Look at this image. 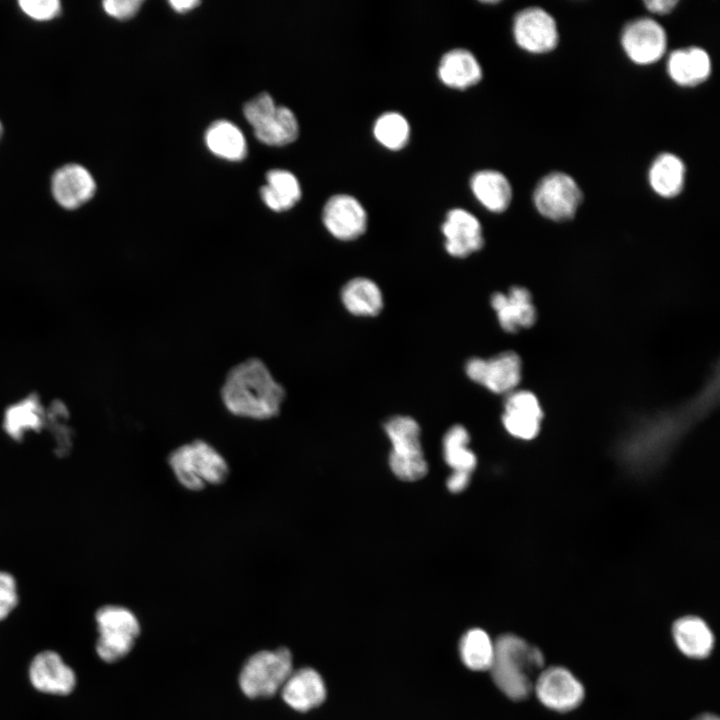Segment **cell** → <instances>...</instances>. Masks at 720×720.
<instances>
[{
	"label": "cell",
	"instance_id": "cell-18",
	"mask_svg": "<svg viewBox=\"0 0 720 720\" xmlns=\"http://www.w3.org/2000/svg\"><path fill=\"white\" fill-rule=\"evenodd\" d=\"M326 694L322 677L312 668H301L292 672L281 688L285 703L300 712L321 705Z\"/></svg>",
	"mask_w": 720,
	"mask_h": 720
},
{
	"label": "cell",
	"instance_id": "cell-19",
	"mask_svg": "<svg viewBox=\"0 0 720 720\" xmlns=\"http://www.w3.org/2000/svg\"><path fill=\"white\" fill-rule=\"evenodd\" d=\"M711 59L700 47L674 50L668 57L667 71L678 85L693 87L703 83L711 74Z\"/></svg>",
	"mask_w": 720,
	"mask_h": 720
},
{
	"label": "cell",
	"instance_id": "cell-5",
	"mask_svg": "<svg viewBox=\"0 0 720 720\" xmlns=\"http://www.w3.org/2000/svg\"><path fill=\"white\" fill-rule=\"evenodd\" d=\"M292 672V655L287 648L260 651L242 667L240 688L249 698L271 697L282 688Z\"/></svg>",
	"mask_w": 720,
	"mask_h": 720
},
{
	"label": "cell",
	"instance_id": "cell-32",
	"mask_svg": "<svg viewBox=\"0 0 720 720\" xmlns=\"http://www.w3.org/2000/svg\"><path fill=\"white\" fill-rule=\"evenodd\" d=\"M19 6L27 16L37 21L51 20L61 11V4L57 0H22Z\"/></svg>",
	"mask_w": 720,
	"mask_h": 720
},
{
	"label": "cell",
	"instance_id": "cell-30",
	"mask_svg": "<svg viewBox=\"0 0 720 720\" xmlns=\"http://www.w3.org/2000/svg\"><path fill=\"white\" fill-rule=\"evenodd\" d=\"M43 414L34 398L25 399L7 409L4 419L6 432L15 440H20L28 430H39Z\"/></svg>",
	"mask_w": 720,
	"mask_h": 720
},
{
	"label": "cell",
	"instance_id": "cell-15",
	"mask_svg": "<svg viewBox=\"0 0 720 720\" xmlns=\"http://www.w3.org/2000/svg\"><path fill=\"white\" fill-rule=\"evenodd\" d=\"M29 677L34 688L49 694L67 695L76 684L74 671L51 650L40 652L33 658Z\"/></svg>",
	"mask_w": 720,
	"mask_h": 720
},
{
	"label": "cell",
	"instance_id": "cell-34",
	"mask_svg": "<svg viewBox=\"0 0 720 720\" xmlns=\"http://www.w3.org/2000/svg\"><path fill=\"white\" fill-rule=\"evenodd\" d=\"M141 4V0H107L103 2V9L108 15L123 20L134 16Z\"/></svg>",
	"mask_w": 720,
	"mask_h": 720
},
{
	"label": "cell",
	"instance_id": "cell-22",
	"mask_svg": "<svg viewBox=\"0 0 720 720\" xmlns=\"http://www.w3.org/2000/svg\"><path fill=\"white\" fill-rule=\"evenodd\" d=\"M470 187L475 198L491 212H503L511 203L510 182L499 171L481 170L476 172L471 177Z\"/></svg>",
	"mask_w": 720,
	"mask_h": 720
},
{
	"label": "cell",
	"instance_id": "cell-36",
	"mask_svg": "<svg viewBox=\"0 0 720 720\" xmlns=\"http://www.w3.org/2000/svg\"><path fill=\"white\" fill-rule=\"evenodd\" d=\"M645 7L647 10L654 14H668L670 13L675 6L678 4V1L676 0H654V1H645L644 2Z\"/></svg>",
	"mask_w": 720,
	"mask_h": 720
},
{
	"label": "cell",
	"instance_id": "cell-12",
	"mask_svg": "<svg viewBox=\"0 0 720 720\" xmlns=\"http://www.w3.org/2000/svg\"><path fill=\"white\" fill-rule=\"evenodd\" d=\"M322 221L328 232L342 241L360 237L367 228V212L362 204L348 194H336L325 203Z\"/></svg>",
	"mask_w": 720,
	"mask_h": 720
},
{
	"label": "cell",
	"instance_id": "cell-28",
	"mask_svg": "<svg viewBox=\"0 0 720 720\" xmlns=\"http://www.w3.org/2000/svg\"><path fill=\"white\" fill-rule=\"evenodd\" d=\"M463 664L473 671L489 670L494 657V642L480 628L467 631L459 643Z\"/></svg>",
	"mask_w": 720,
	"mask_h": 720
},
{
	"label": "cell",
	"instance_id": "cell-3",
	"mask_svg": "<svg viewBox=\"0 0 720 720\" xmlns=\"http://www.w3.org/2000/svg\"><path fill=\"white\" fill-rule=\"evenodd\" d=\"M167 463L179 484L190 491L223 484L230 473L225 457L203 439L176 447L168 454Z\"/></svg>",
	"mask_w": 720,
	"mask_h": 720
},
{
	"label": "cell",
	"instance_id": "cell-25",
	"mask_svg": "<svg viewBox=\"0 0 720 720\" xmlns=\"http://www.w3.org/2000/svg\"><path fill=\"white\" fill-rule=\"evenodd\" d=\"M267 184L262 186L260 194L263 202L273 211L282 212L291 209L301 198L300 184L289 171L271 170L266 175Z\"/></svg>",
	"mask_w": 720,
	"mask_h": 720
},
{
	"label": "cell",
	"instance_id": "cell-4",
	"mask_svg": "<svg viewBox=\"0 0 720 720\" xmlns=\"http://www.w3.org/2000/svg\"><path fill=\"white\" fill-rule=\"evenodd\" d=\"M391 442L389 466L400 480L416 481L428 472L420 441V427L409 416H395L384 425Z\"/></svg>",
	"mask_w": 720,
	"mask_h": 720
},
{
	"label": "cell",
	"instance_id": "cell-26",
	"mask_svg": "<svg viewBox=\"0 0 720 720\" xmlns=\"http://www.w3.org/2000/svg\"><path fill=\"white\" fill-rule=\"evenodd\" d=\"M205 143L213 154L230 161L242 160L247 154L243 133L227 120L215 121L208 127Z\"/></svg>",
	"mask_w": 720,
	"mask_h": 720
},
{
	"label": "cell",
	"instance_id": "cell-38",
	"mask_svg": "<svg viewBox=\"0 0 720 720\" xmlns=\"http://www.w3.org/2000/svg\"><path fill=\"white\" fill-rule=\"evenodd\" d=\"M693 720H719L718 716L712 713H702Z\"/></svg>",
	"mask_w": 720,
	"mask_h": 720
},
{
	"label": "cell",
	"instance_id": "cell-39",
	"mask_svg": "<svg viewBox=\"0 0 720 720\" xmlns=\"http://www.w3.org/2000/svg\"><path fill=\"white\" fill-rule=\"evenodd\" d=\"M2 131H3V128H2V124H1V122H0V138H1V136H2Z\"/></svg>",
	"mask_w": 720,
	"mask_h": 720
},
{
	"label": "cell",
	"instance_id": "cell-20",
	"mask_svg": "<svg viewBox=\"0 0 720 720\" xmlns=\"http://www.w3.org/2000/svg\"><path fill=\"white\" fill-rule=\"evenodd\" d=\"M672 637L677 648L687 657L704 659L713 648L715 638L707 623L697 616H684L672 626Z\"/></svg>",
	"mask_w": 720,
	"mask_h": 720
},
{
	"label": "cell",
	"instance_id": "cell-21",
	"mask_svg": "<svg viewBox=\"0 0 720 720\" xmlns=\"http://www.w3.org/2000/svg\"><path fill=\"white\" fill-rule=\"evenodd\" d=\"M443 84L454 89H466L482 78V69L476 57L468 50L456 48L446 52L438 66Z\"/></svg>",
	"mask_w": 720,
	"mask_h": 720
},
{
	"label": "cell",
	"instance_id": "cell-35",
	"mask_svg": "<svg viewBox=\"0 0 720 720\" xmlns=\"http://www.w3.org/2000/svg\"><path fill=\"white\" fill-rule=\"evenodd\" d=\"M471 474L461 471H453L448 477L446 485L450 492L459 493L467 488Z\"/></svg>",
	"mask_w": 720,
	"mask_h": 720
},
{
	"label": "cell",
	"instance_id": "cell-1",
	"mask_svg": "<svg viewBox=\"0 0 720 720\" xmlns=\"http://www.w3.org/2000/svg\"><path fill=\"white\" fill-rule=\"evenodd\" d=\"M221 397L231 414L267 420L280 413L285 390L260 359L250 358L229 371Z\"/></svg>",
	"mask_w": 720,
	"mask_h": 720
},
{
	"label": "cell",
	"instance_id": "cell-16",
	"mask_svg": "<svg viewBox=\"0 0 720 720\" xmlns=\"http://www.w3.org/2000/svg\"><path fill=\"white\" fill-rule=\"evenodd\" d=\"M542 417L536 396L529 391H517L507 398L502 420L512 436L530 440L539 432Z\"/></svg>",
	"mask_w": 720,
	"mask_h": 720
},
{
	"label": "cell",
	"instance_id": "cell-33",
	"mask_svg": "<svg viewBox=\"0 0 720 720\" xmlns=\"http://www.w3.org/2000/svg\"><path fill=\"white\" fill-rule=\"evenodd\" d=\"M18 603L17 585L12 575L0 571V620L5 619Z\"/></svg>",
	"mask_w": 720,
	"mask_h": 720
},
{
	"label": "cell",
	"instance_id": "cell-17",
	"mask_svg": "<svg viewBox=\"0 0 720 720\" xmlns=\"http://www.w3.org/2000/svg\"><path fill=\"white\" fill-rule=\"evenodd\" d=\"M490 302L500 326L507 332L528 328L536 320L531 294L524 287L514 286L507 294L496 292Z\"/></svg>",
	"mask_w": 720,
	"mask_h": 720
},
{
	"label": "cell",
	"instance_id": "cell-6",
	"mask_svg": "<svg viewBox=\"0 0 720 720\" xmlns=\"http://www.w3.org/2000/svg\"><path fill=\"white\" fill-rule=\"evenodd\" d=\"M99 637L96 651L105 662H115L133 648L140 633L139 622L128 608L105 605L95 615Z\"/></svg>",
	"mask_w": 720,
	"mask_h": 720
},
{
	"label": "cell",
	"instance_id": "cell-8",
	"mask_svg": "<svg viewBox=\"0 0 720 720\" xmlns=\"http://www.w3.org/2000/svg\"><path fill=\"white\" fill-rule=\"evenodd\" d=\"M533 691L542 705L556 712H569L584 700L582 683L566 668L550 666L538 675Z\"/></svg>",
	"mask_w": 720,
	"mask_h": 720
},
{
	"label": "cell",
	"instance_id": "cell-31",
	"mask_svg": "<svg viewBox=\"0 0 720 720\" xmlns=\"http://www.w3.org/2000/svg\"><path fill=\"white\" fill-rule=\"evenodd\" d=\"M373 134L375 139L387 149L400 150L408 143L410 126L402 114L386 112L376 119Z\"/></svg>",
	"mask_w": 720,
	"mask_h": 720
},
{
	"label": "cell",
	"instance_id": "cell-37",
	"mask_svg": "<svg viewBox=\"0 0 720 720\" xmlns=\"http://www.w3.org/2000/svg\"><path fill=\"white\" fill-rule=\"evenodd\" d=\"M169 4L175 11L183 13L195 8L200 2L198 0H171Z\"/></svg>",
	"mask_w": 720,
	"mask_h": 720
},
{
	"label": "cell",
	"instance_id": "cell-7",
	"mask_svg": "<svg viewBox=\"0 0 720 720\" xmlns=\"http://www.w3.org/2000/svg\"><path fill=\"white\" fill-rule=\"evenodd\" d=\"M533 201L542 216L553 221H566L575 215L582 192L570 175L552 172L538 182Z\"/></svg>",
	"mask_w": 720,
	"mask_h": 720
},
{
	"label": "cell",
	"instance_id": "cell-9",
	"mask_svg": "<svg viewBox=\"0 0 720 720\" xmlns=\"http://www.w3.org/2000/svg\"><path fill=\"white\" fill-rule=\"evenodd\" d=\"M521 360L513 351L492 358L472 357L465 363L466 375L494 393L513 390L521 379Z\"/></svg>",
	"mask_w": 720,
	"mask_h": 720
},
{
	"label": "cell",
	"instance_id": "cell-23",
	"mask_svg": "<svg viewBox=\"0 0 720 720\" xmlns=\"http://www.w3.org/2000/svg\"><path fill=\"white\" fill-rule=\"evenodd\" d=\"M341 300L348 312L361 317L376 316L383 308L379 286L366 277L349 280L342 288Z\"/></svg>",
	"mask_w": 720,
	"mask_h": 720
},
{
	"label": "cell",
	"instance_id": "cell-11",
	"mask_svg": "<svg viewBox=\"0 0 720 720\" xmlns=\"http://www.w3.org/2000/svg\"><path fill=\"white\" fill-rule=\"evenodd\" d=\"M621 44L628 58L636 64L649 65L664 55L667 36L664 28L651 18L628 23L621 35Z\"/></svg>",
	"mask_w": 720,
	"mask_h": 720
},
{
	"label": "cell",
	"instance_id": "cell-27",
	"mask_svg": "<svg viewBox=\"0 0 720 720\" xmlns=\"http://www.w3.org/2000/svg\"><path fill=\"white\" fill-rule=\"evenodd\" d=\"M253 129L256 138L262 143L283 146L297 138L299 126L294 113L289 108L277 106Z\"/></svg>",
	"mask_w": 720,
	"mask_h": 720
},
{
	"label": "cell",
	"instance_id": "cell-2",
	"mask_svg": "<svg viewBox=\"0 0 720 720\" xmlns=\"http://www.w3.org/2000/svg\"><path fill=\"white\" fill-rule=\"evenodd\" d=\"M544 665V655L537 646L517 635L503 634L494 642V657L489 671L495 685L505 696L521 701L533 692Z\"/></svg>",
	"mask_w": 720,
	"mask_h": 720
},
{
	"label": "cell",
	"instance_id": "cell-10",
	"mask_svg": "<svg viewBox=\"0 0 720 720\" xmlns=\"http://www.w3.org/2000/svg\"><path fill=\"white\" fill-rule=\"evenodd\" d=\"M513 36L520 48L536 54L552 51L559 40L553 16L540 7H528L516 14Z\"/></svg>",
	"mask_w": 720,
	"mask_h": 720
},
{
	"label": "cell",
	"instance_id": "cell-24",
	"mask_svg": "<svg viewBox=\"0 0 720 720\" xmlns=\"http://www.w3.org/2000/svg\"><path fill=\"white\" fill-rule=\"evenodd\" d=\"M653 191L664 198L678 195L684 186L685 165L672 153H662L653 161L648 174Z\"/></svg>",
	"mask_w": 720,
	"mask_h": 720
},
{
	"label": "cell",
	"instance_id": "cell-13",
	"mask_svg": "<svg viewBox=\"0 0 720 720\" xmlns=\"http://www.w3.org/2000/svg\"><path fill=\"white\" fill-rule=\"evenodd\" d=\"M441 231L445 250L453 257H467L480 250L484 244L481 223L462 208H454L447 213Z\"/></svg>",
	"mask_w": 720,
	"mask_h": 720
},
{
	"label": "cell",
	"instance_id": "cell-29",
	"mask_svg": "<svg viewBox=\"0 0 720 720\" xmlns=\"http://www.w3.org/2000/svg\"><path fill=\"white\" fill-rule=\"evenodd\" d=\"M470 436L462 425L452 426L443 438V456L446 464L453 471L472 473L477 465V458L468 443Z\"/></svg>",
	"mask_w": 720,
	"mask_h": 720
},
{
	"label": "cell",
	"instance_id": "cell-14",
	"mask_svg": "<svg viewBox=\"0 0 720 720\" xmlns=\"http://www.w3.org/2000/svg\"><path fill=\"white\" fill-rule=\"evenodd\" d=\"M96 183L90 172L79 164L60 167L52 176L51 192L55 201L65 209H76L95 194Z\"/></svg>",
	"mask_w": 720,
	"mask_h": 720
}]
</instances>
